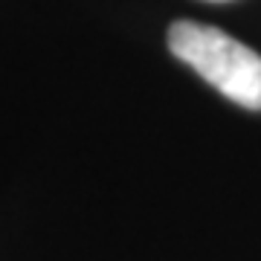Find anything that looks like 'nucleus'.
I'll return each mask as SVG.
<instances>
[{
	"instance_id": "obj_2",
	"label": "nucleus",
	"mask_w": 261,
	"mask_h": 261,
	"mask_svg": "<svg viewBox=\"0 0 261 261\" xmlns=\"http://www.w3.org/2000/svg\"><path fill=\"white\" fill-rule=\"evenodd\" d=\"M212 3H224V0H212Z\"/></svg>"
},
{
	"instance_id": "obj_1",
	"label": "nucleus",
	"mask_w": 261,
	"mask_h": 261,
	"mask_svg": "<svg viewBox=\"0 0 261 261\" xmlns=\"http://www.w3.org/2000/svg\"><path fill=\"white\" fill-rule=\"evenodd\" d=\"M168 49L229 102L261 111V56L238 38L197 20H177L168 29Z\"/></svg>"
}]
</instances>
